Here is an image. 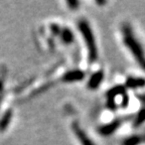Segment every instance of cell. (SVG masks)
Segmentation results:
<instances>
[{
	"label": "cell",
	"mask_w": 145,
	"mask_h": 145,
	"mask_svg": "<svg viewBox=\"0 0 145 145\" xmlns=\"http://www.w3.org/2000/svg\"><path fill=\"white\" fill-rule=\"evenodd\" d=\"M122 29H123V39H124L125 44L130 50V52H132V54L134 56L136 61H138V63L140 65L141 68L143 70H145V54L142 50V46L138 42V40L135 39L130 25L128 24L123 25Z\"/></svg>",
	"instance_id": "1"
},
{
	"label": "cell",
	"mask_w": 145,
	"mask_h": 145,
	"mask_svg": "<svg viewBox=\"0 0 145 145\" xmlns=\"http://www.w3.org/2000/svg\"><path fill=\"white\" fill-rule=\"evenodd\" d=\"M78 26H79V29L82 32V35L84 37L85 42H86L87 48H88L89 59H90V61H95L98 59V50L93 31H92L90 25L86 20L79 21Z\"/></svg>",
	"instance_id": "2"
},
{
	"label": "cell",
	"mask_w": 145,
	"mask_h": 145,
	"mask_svg": "<svg viewBox=\"0 0 145 145\" xmlns=\"http://www.w3.org/2000/svg\"><path fill=\"white\" fill-rule=\"evenodd\" d=\"M72 131L75 132L77 138L79 139V141L81 142L82 145H95L93 141L88 137L86 132L82 129L77 123H74V124L72 125Z\"/></svg>",
	"instance_id": "3"
},
{
	"label": "cell",
	"mask_w": 145,
	"mask_h": 145,
	"mask_svg": "<svg viewBox=\"0 0 145 145\" xmlns=\"http://www.w3.org/2000/svg\"><path fill=\"white\" fill-rule=\"evenodd\" d=\"M103 79H104V72L102 71H99V72H96L94 75L91 76L90 80H89L88 87L92 90H95L98 87L100 86V84L102 83Z\"/></svg>",
	"instance_id": "4"
},
{
	"label": "cell",
	"mask_w": 145,
	"mask_h": 145,
	"mask_svg": "<svg viewBox=\"0 0 145 145\" xmlns=\"http://www.w3.org/2000/svg\"><path fill=\"white\" fill-rule=\"evenodd\" d=\"M121 122L120 120H116L113 121V122L109 123V124H106L104 126H102L101 128L99 129V132L102 135H110V134L114 133L116 130L118 129V127L120 126Z\"/></svg>",
	"instance_id": "5"
},
{
	"label": "cell",
	"mask_w": 145,
	"mask_h": 145,
	"mask_svg": "<svg viewBox=\"0 0 145 145\" xmlns=\"http://www.w3.org/2000/svg\"><path fill=\"white\" fill-rule=\"evenodd\" d=\"M85 74L83 71L75 70V71H70L63 76V81L65 82H78L80 80L84 79Z\"/></svg>",
	"instance_id": "6"
},
{
	"label": "cell",
	"mask_w": 145,
	"mask_h": 145,
	"mask_svg": "<svg viewBox=\"0 0 145 145\" xmlns=\"http://www.w3.org/2000/svg\"><path fill=\"white\" fill-rule=\"evenodd\" d=\"M145 85V80L141 78H128L126 82V87L130 89H136L143 87Z\"/></svg>",
	"instance_id": "7"
},
{
	"label": "cell",
	"mask_w": 145,
	"mask_h": 145,
	"mask_svg": "<svg viewBox=\"0 0 145 145\" xmlns=\"http://www.w3.org/2000/svg\"><path fill=\"white\" fill-rule=\"evenodd\" d=\"M141 142H145V134L144 135H135L128 137L123 141V145H138Z\"/></svg>",
	"instance_id": "8"
},
{
	"label": "cell",
	"mask_w": 145,
	"mask_h": 145,
	"mask_svg": "<svg viewBox=\"0 0 145 145\" xmlns=\"http://www.w3.org/2000/svg\"><path fill=\"white\" fill-rule=\"evenodd\" d=\"M11 117H12L11 110H8V111H7L6 113L2 116L1 120H0V131H3V130H5V128H6V127L9 125V123H10Z\"/></svg>",
	"instance_id": "9"
},
{
	"label": "cell",
	"mask_w": 145,
	"mask_h": 145,
	"mask_svg": "<svg viewBox=\"0 0 145 145\" xmlns=\"http://www.w3.org/2000/svg\"><path fill=\"white\" fill-rule=\"evenodd\" d=\"M61 40L65 43H67V44L71 43L72 41V39H74V35H72V33L71 32V30L68 29V28L63 29V31L61 32Z\"/></svg>",
	"instance_id": "10"
},
{
	"label": "cell",
	"mask_w": 145,
	"mask_h": 145,
	"mask_svg": "<svg viewBox=\"0 0 145 145\" xmlns=\"http://www.w3.org/2000/svg\"><path fill=\"white\" fill-rule=\"evenodd\" d=\"M145 121V109H142L138 113V115L136 116L135 122H134V126H139Z\"/></svg>",
	"instance_id": "11"
},
{
	"label": "cell",
	"mask_w": 145,
	"mask_h": 145,
	"mask_svg": "<svg viewBox=\"0 0 145 145\" xmlns=\"http://www.w3.org/2000/svg\"><path fill=\"white\" fill-rule=\"evenodd\" d=\"M68 4L70 5L71 7H72V8H75V6H77V5L79 4V3H78L77 1H72V2H68Z\"/></svg>",
	"instance_id": "12"
}]
</instances>
